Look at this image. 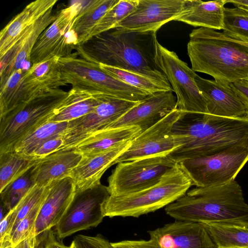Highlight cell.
I'll return each instance as SVG.
<instances>
[{"label": "cell", "mask_w": 248, "mask_h": 248, "mask_svg": "<svg viewBox=\"0 0 248 248\" xmlns=\"http://www.w3.org/2000/svg\"><path fill=\"white\" fill-rule=\"evenodd\" d=\"M55 232L52 229L34 236V248H71L58 241Z\"/></svg>", "instance_id": "obj_38"}, {"label": "cell", "mask_w": 248, "mask_h": 248, "mask_svg": "<svg viewBox=\"0 0 248 248\" xmlns=\"http://www.w3.org/2000/svg\"><path fill=\"white\" fill-rule=\"evenodd\" d=\"M138 0H119L108 10L93 30L90 38L114 28L135 9Z\"/></svg>", "instance_id": "obj_35"}, {"label": "cell", "mask_w": 248, "mask_h": 248, "mask_svg": "<svg viewBox=\"0 0 248 248\" xmlns=\"http://www.w3.org/2000/svg\"><path fill=\"white\" fill-rule=\"evenodd\" d=\"M76 192V186L70 177L50 184L48 194L39 211L33 235L52 229L60 221Z\"/></svg>", "instance_id": "obj_20"}, {"label": "cell", "mask_w": 248, "mask_h": 248, "mask_svg": "<svg viewBox=\"0 0 248 248\" xmlns=\"http://www.w3.org/2000/svg\"><path fill=\"white\" fill-rule=\"evenodd\" d=\"M69 94L61 89L30 100L0 119V153L12 152L16 144L48 122Z\"/></svg>", "instance_id": "obj_7"}, {"label": "cell", "mask_w": 248, "mask_h": 248, "mask_svg": "<svg viewBox=\"0 0 248 248\" xmlns=\"http://www.w3.org/2000/svg\"><path fill=\"white\" fill-rule=\"evenodd\" d=\"M34 235L32 234L19 243L16 248H34Z\"/></svg>", "instance_id": "obj_42"}, {"label": "cell", "mask_w": 248, "mask_h": 248, "mask_svg": "<svg viewBox=\"0 0 248 248\" xmlns=\"http://www.w3.org/2000/svg\"><path fill=\"white\" fill-rule=\"evenodd\" d=\"M191 69L230 85L248 78V43L206 28L193 30L187 45Z\"/></svg>", "instance_id": "obj_3"}, {"label": "cell", "mask_w": 248, "mask_h": 248, "mask_svg": "<svg viewBox=\"0 0 248 248\" xmlns=\"http://www.w3.org/2000/svg\"><path fill=\"white\" fill-rule=\"evenodd\" d=\"M57 0L31 2L16 15L0 32V58L20 38L39 18L53 8Z\"/></svg>", "instance_id": "obj_23"}, {"label": "cell", "mask_w": 248, "mask_h": 248, "mask_svg": "<svg viewBox=\"0 0 248 248\" xmlns=\"http://www.w3.org/2000/svg\"><path fill=\"white\" fill-rule=\"evenodd\" d=\"M226 2L231 3L235 7L248 11V0H226Z\"/></svg>", "instance_id": "obj_43"}, {"label": "cell", "mask_w": 248, "mask_h": 248, "mask_svg": "<svg viewBox=\"0 0 248 248\" xmlns=\"http://www.w3.org/2000/svg\"><path fill=\"white\" fill-rule=\"evenodd\" d=\"M183 112L175 108L146 130L132 139L128 149L119 156L113 165L119 162L152 156H168L180 147L172 134V128Z\"/></svg>", "instance_id": "obj_14"}, {"label": "cell", "mask_w": 248, "mask_h": 248, "mask_svg": "<svg viewBox=\"0 0 248 248\" xmlns=\"http://www.w3.org/2000/svg\"><path fill=\"white\" fill-rule=\"evenodd\" d=\"M62 137L52 139L43 144L31 155L34 160L41 159L48 155L61 150L63 146Z\"/></svg>", "instance_id": "obj_39"}, {"label": "cell", "mask_w": 248, "mask_h": 248, "mask_svg": "<svg viewBox=\"0 0 248 248\" xmlns=\"http://www.w3.org/2000/svg\"><path fill=\"white\" fill-rule=\"evenodd\" d=\"M156 32H136L114 28L95 35L74 50L80 58L136 73L173 92L155 61Z\"/></svg>", "instance_id": "obj_1"}, {"label": "cell", "mask_w": 248, "mask_h": 248, "mask_svg": "<svg viewBox=\"0 0 248 248\" xmlns=\"http://www.w3.org/2000/svg\"><path fill=\"white\" fill-rule=\"evenodd\" d=\"M195 0H138L126 17L115 27L136 32H155L175 20L192 6Z\"/></svg>", "instance_id": "obj_15"}, {"label": "cell", "mask_w": 248, "mask_h": 248, "mask_svg": "<svg viewBox=\"0 0 248 248\" xmlns=\"http://www.w3.org/2000/svg\"><path fill=\"white\" fill-rule=\"evenodd\" d=\"M70 246H71V248H77L75 245V243L73 241L72 242V243H71Z\"/></svg>", "instance_id": "obj_45"}, {"label": "cell", "mask_w": 248, "mask_h": 248, "mask_svg": "<svg viewBox=\"0 0 248 248\" xmlns=\"http://www.w3.org/2000/svg\"><path fill=\"white\" fill-rule=\"evenodd\" d=\"M45 200L35 206L19 223L10 237L9 242L11 246L15 247L31 235H33L36 220Z\"/></svg>", "instance_id": "obj_36"}, {"label": "cell", "mask_w": 248, "mask_h": 248, "mask_svg": "<svg viewBox=\"0 0 248 248\" xmlns=\"http://www.w3.org/2000/svg\"><path fill=\"white\" fill-rule=\"evenodd\" d=\"M119 1L92 0L81 6L71 30L75 40V46L82 45L89 39L93 30L100 19Z\"/></svg>", "instance_id": "obj_27"}, {"label": "cell", "mask_w": 248, "mask_h": 248, "mask_svg": "<svg viewBox=\"0 0 248 248\" xmlns=\"http://www.w3.org/2000/svg\"><path fill=\"white\" fill-rule=\"evenodd\" d=\"M131 140L122 142L102 153L82 156L70 175L75 185L76 191L86 190L100 184L103 174L128 149Z\"/></svg>", "instance_id": "obj_21"}, {"label": "cell", "mask_w": 248, "mask_h": 248, "mask_svg": "<svg viewBox=\"0 0 248 248\" xmlns=\"http://www.w3.org/2000/svg\"><path fill=\"white\" fill-rule=\"evenodd\" d=\"M192 183L178 163L159 182L135 192L109 196L104 205L105 217H139L172 203L184 195Z\"/></svg>", "instance_id": "obj_5"}, {"label": "cell", "mask_w": 248, "mask_h": 248, "mask_svg": "<svg viewBox=\"0 0 248 248\" xmlns=\"http://www.w3.org/2000/svg\"><path fill=\"white\" fill-rule=\"evenodd\" d=\"M26 70H17L0 87V119L34 98L59 89L36 78L26 77Z\"/></svg>", "instance_id": "obj_19"}, {"label": "cell", "mask_w": 248, "mask_h": 248, "mask_svg": "<svg viewBox=\"0 0 248 248\" xmlns=\"http://www.w3.org/2000/svg\"><path fill=\"white\" fill-rule=\"evenodd\" d=\"M222 30L230 38L248 43V11L237 7H225Z\"/></svg>", "instance_id": "obj_33"}, {"label": "cell", "mask_w": 248, "mask_h": 248, "mask_svg": "<svg viewBox=\"0 0 248 248\" xmlns=\"http://www.w3.org/2000/svg\"><path fill=\"white\" fill-rule=\"evenodd\" d=\"M73 241L77 248H114L111 243L100 234L95 236L78 234Z\"/></svg>", "instance_id": "obj_37"}, {"label": "cell", "mask_w": 248, "mask_h": 248, "mask_svg": "<svg viewBox=\"0 0 248 248\" xmlns=\"http://www.w3.org/2000/svg\"><path fill=\"white\" fill-rule=\"evenodd\" d=\"M3 248H16V247H12V246H11L10 245H8V246H7Z\"/></svg>", "instance_id": "obj_46"}, {"label": "cell", "mask_w": 248, "mask_h": 248, "mask_svg": "<svg viewBox=\"0 0 248 248\" xmlns=\"http://www.w3.org/2000/svg\"><path fill=\"white\" fill-rule=\"evenodd\" d=\"M49 121L70 122L93 111L98 105L101 95H93L73 88Z\"/></svg>", "instance_id": "obj_28"}, {"label": "cell", "mask_w": 248, "mask_h": 248, "mask_svg": "<svg viewBox=\"0 0 248 248\" xmlns=\"http://www.w3.org/2000/svg\"><path fill=\"white\" fill-rule=\"evenodd\" d=\"M38 160L32 159L15 151L0 153V192L18 178Z\"/></svg>", "instance_id": "obj_32"}, {"label": "cell", "mask_w": 248, "mask_h": 248, "mask_svg": "<svg viewBox=\"0 0 248 248\" xmlns=\"http://www.w3.org/2000/svg\"><path fill=\"white\" fill-rule=\"evenodd\" d=\"M108 178L110 196L139 191L157 184L177 164L168 156H152L122 162Z\"/></svg>", "instance_id": "obj_10"}, {"label": "cell", "mask_w": 248, "mask_h": 248, "mask_svg": "<svg viewBox=\"0 0 248 248\" xmlns=\"http://www.w3.org/2000/svg\"><path fill=\"white\" fill-rule=\"evenodd\" d=\"M215 248H217V247H215Z\"/></svg>", "instance_id": "obj_47"}, {"label": "cell", "mask_w": 248, "mask_h": 248, "mask_svg": "<svg viewBox=\"0 0 248 248\" xmlns=\"http://www.w3.org/2000/svg\"><path fill=\"white\" fill-rule=\"evenodd\" d=\"M9 212L2 204H0V221L4 218V217L8 214Z\"/></svg>", "instance_id": "obj_44"}, {"label": "cell", "mask_w": 248, "mask_h": 248, "mask_svg": "<svg viewBox=\"0 0 248 248\" xmlns=\"http://www.w3.org/2000/svg\"><path fill=\"white\" fill-rule=\"evenodd\" d=\"M82 158V155L73 148L58 150L40 159L36 185L46 186L54 181L70 177Z\"/></svg>", "instance_id": "obj_24"}, {"label": "cell", "mask_w": 248, "mask_h": 248, "mask_svg": "<svg viewBox=\"0 0 248 248\" xmlns=\"http://www.w3.org/2000/svg\"><path fill=\"white\" fill-rule=\"evenodd\" d=\"M101 69L118 79L150 94L170 91L154 80L140 74L99 64Z\"/></svg>", "instance_id": "obj_34"}, {"label": "cell", "mask_w": 248, "mask_h": 248, "mask_svg": "<svg viewBox=\"0 0 248 248\" xmlns=\"http://www.w3.org/2000/svg\"><path fill=\"white\" fill-rule=\"evenodd\" d=\"M56 17L57 14L53 13V8L48 10L0 58V87L17 70L30 68L31 53L38 37Z\"/></svg>", "instance_id": "obj_17"}, {"label": "cell", "mask_w": 248, "mask_h": 248, "mask_svg": "<svg viewBox=\"0 0 248 248\" xmlns=\"http://www.w3.org/2000/svg\"><path fill=\"white\" fill-rule=\"evenodd\" d=\"M141 132L137 126L122 127L103 130L84 140L76 150L82 156L103 152L120 143L132 140Z\"/></svg>", "instance_id": "obj_25"}, {"label": "cell", "mask_w": 248, "mask_h": 248, "mask_svg": "<svg viewBox=\"0 0 248 248\" xmlns=\"http://www.w3.org/2000/svg\"><path fill=\"white\" fill-rule=\"evenodd\" d=\"M155 61L177 97V108L190 113H207V103L195 81V72L177 55L156 42Z\"/></svg>", "instance_id": "obj_9"}, {"label": "cell", "mask_w": 248, "mask_h": 248, "mask_svg": "<svg viewBox=\"0 0 248 248\" xmlns=\"http://www.w3.org/2000/svg\"><path fill=\"white\" fill-rule=\"evenodd\" d=\"M172 93L166 91L149 95L104 130L137 126L141 132L146 130L177 108V99Z\"/></svg>", "instance_id": "obj_18"}, {"label": "cell", "mask_w": 248, "mask_h": 248, "mask_svg": "<svg viewBox=\"0 0 248 248\" xmlns=\"http://www.w3.org/2000/svg\"><path fill=\"white\" fill-rule=\"evenodd\" d=\"M57 62L66 83L76 90L132 102H140L151 95L111 76L76 52L58 58Z\"/></svg>", "instance_id": "obj_6"}, {"label": "cell", "mask_w": 248, "mask_h": 248, "mask_svg": "<svg viewBox=\"0 0 248 248\" xmlns=\"http://www.w3.org/2000/svg\"><path fill=\"white\" fill-rule=\"evenodd\" d=\"M248 161V142L234 145L209 157L182 161L178 164L192 186L205 187L222 185L234 180Z\"/></svg>", "instance_id": "obj_8"}, {"label": "cell", "mask_w": 248, "mask_h": 248, "mask_svg": "<svg viewBox=\"0 0 248 248\" xmlns=\"http://www.w3.org/2000/svg\"><path fill=\"white\" fill-rule=\"evenodd\" d=\"M81 6V1H76L57 13L55 20L39 36L33 48L31 65L72 53L75 40L71 30Z\"/></svg>", "instance_id": "obj_13"}, {"label": "cell", "mask_w": 248, "mask_h": 248, "mask_svg": "<svg viewBox=\"0 0 248 248\" xmlns=\"http://www.w3.org/2000/svg\"><path fill=\"white\" fill-rule=\"evenodd\" d=\"M172 131L180 146L168 156L178 163L214 155L248 142V117L227 118L183 112Z\"/></svg>", "instance_id": "obj_2"}, {"label": "cell", "mask_w": 248, "mask_h": 248, "mask_svg": "<svg viewBox=\"0 0 248 248\" xmlns=\"http://www.w3.org/2000/svg\"><path fill=\"white\" fill-rule=\"evenodd\" d=\"M176 220L204 223H248V204L235 180L222 185L196 187L165 207Z\"/></svg>", "instance_id": "obj_4"}, {"label": "cell", "mask_w": 248, "mask_h": 248, "mask_svg": "<svg viewBox=\"0 0 248 248\" xmlns=\"http://www.w3.org/2000/svg\"><path fill=\"white\" fill-rule=\"evenodd\" d=\"M202 223L216 247L248 248V223L212 222Z\"/></svg>", "instance_id": "obj_29"}, {"label": "cell", "mask_w": 248, "mask_h": 248, "mask_svg": "<svg viewBox=\"0 0 248 248\" xmlns=\"http://www.w3.org/2000/svg\"><path fill=\"white\" fill-rule=\"evenodd\" d=\"M110 194L101 184L76 191L68 207L55 226L58 238L62 239L82 230L96 227L105 216L104 205Z\"/></svg>", "instance_id": "obj_11"}, {"label": "cell", "mask_w": 248, "mask_h": 248, "mask_svg": "<svg viewBox=\"0 0 248 248\" xmlns=\"http://www.w3.org/2000/svg\"><path fill=\"white\" fill-rule=\"evenodd\" d=\"M230 86L243 104L248 117V82L241 79L231 83Z\"/></svg>", "instance_id": "obj_40"}, {"label": "cell", "mask_w": 248, "mask_h": 248, "mask_svg": "<svg viewBox=\"0 0 248 248\" xmlns=\"http://www.w3.org/2000/svg\"><path fill=\"white\" fill-rule=\"evenodd\" d=\"M226 3V0L206 2L195 0L191 8L174 21H181L194 27L222 30Z\"/></svg>", "instance_id": "obj_26"}, {"label": "cell", "mask_w": 248, "mask_h": 248, "mask_svg": "<svg viewBox=\"0 0 248 248\" xmlns=\"http://www.w3.org/2000/svg\"><path fill=\"white\" fill-rule=\"evenodd\" d=\"M114 248H156L153 240H125L111 243Z\"/></svg>", "instance_id": "obj_41"}, {"label": "cell", "mask_w": 248, "mask_h": 248, "mask_svg": "<svg viewBox=\"0 0 248 248\" xmlns=\"http://www.w3.org/2000/svg\"><path fill=\"white\" fill-rule=\"evenodd\" d=\"M195 81L207 101L208 114L227 118L247 116L243 104L230 85L204 79L198 75Z\"/></svg>", "instance_id": "obj_22"}, {"label": "cell", "mask_w": 248, "mask_h": 248, "mask_svg": "<svg viewBox=\"0 0 248 248\" xmlns=\"http://www.w3.org/2000/svg\"><path fill=\"white\" fill-rule=\"evenodd\" d=\"M40 160L0 192V204L9 212L17 204L31 188L36 185V176Z\"/></svg>", "instance_id": "obj_31"}, {"label": "cell", "mask_w": 248, "mask_h": 248, "mask_svg": "<svg viewBox=\"0 0 248 248\" xmlns=\"http://www.w3.org/2000/svg\"><path fill=\"white\" fill-rule=\"evenodd\" d=\"M139 102L102 95L98 105L91 113L68 123L63 135L62 148H73L92 135L104 130Z\"/></svg>", "instance_id": "obj_12"}, {"label": "cell", "mask_w": 248, "mask_h": 248, "mask_svg": "<svg viewBox=\"0 0 248 248\" xmlns=\"http://www.w3.org/2000/svg\"><path fill=\"white\" fill-rule=\"evenodd\" d=\"M156 248H215L216 246L201 223L176 220L148 231Z\"/></svg>", "instance_id": "obj_16"}, {"label": "cell", "mask_w": 248, "mask_h": 248, "mask_svg": "<svg viewBox=\"0 0 248 248\" xmlns=\"http://www.w3.org/2000/svg\"><path fill=\"white\" fill-rule=\"evenodd\" d=\"M68 125V122L48 121L18 142L13 151L31 157L32 154L46 141L55 138L62 137Z\"/></svg>", "instance_id": "obj_30"}]
</instances>
